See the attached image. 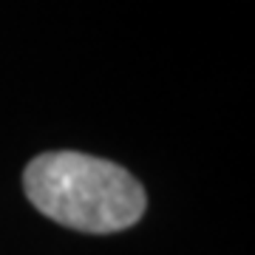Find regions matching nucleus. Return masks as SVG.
<instances>
[{
    "label": "nucleus",
    "instance_id": "1",
    "mask_svg": "<svg viewBox=\"0 0 255 255\" xmlns=\"http://www.w3.org/2000/svg\"><path fill=\"white\" fill-rule=\"evenodd\" d=\"M23 187L43 216L94 236L133 227L147 207L142 184L125 167L77 150L34 156Z\"/></svg>",
    "mask_w": 255,
    "mask_h": 255
}]
</instances>
